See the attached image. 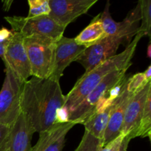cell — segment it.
<instances>
[{"label":"cell","instance_id":"30bf717a","mask_svg":"<svg viewBox=\"0 0 151 151\" xmlns=\"http://www.w3.org/2000/svg\"><path fill=\"white\" fill-rule=\"evenodd\" d=\"M97 0H49V16L66 27L79 16L86 14Z\"/></svg>","mask_w":151,"mask_h":151},{"label":"cell","instance_id":"d4e9b609","mask_svg":"<svg viewBox=\"0 0 151 151\" xmlns=\"http://www.w3.org/2000/svg\"><path fill=\"white\" fill-rule=\"evenodd\" d=\"M131 140V138L128 137V136L124 137L122 142H121L120 145H119V148L117 149V150L116 151H127V150H128V145H129V142Z\"/></svg>","mask_w":151,"mask_h":151},{"label":"cell","instance_id":"4316f807","mask_svg":"<svg viewBox=\"0 0 151 151\" xmlns=\"http://www.w3.org/2000/svg\"><path fill=\"white\" fill-rule=\"evenodd\" d=\"M143 74H144L146 80H147V81H151V66H150L147 67V69H146L145 72H143Z\"/></svg>","mask_w":151,"mask_h":151},{"label":"cell","instance_id":"5bb4252c","mask_svg":"<svg viewBox=\"0 0 151 151\" xmlns=\"http://www.w3.org/2000/svg\"><path fill=\"white\" fill-rule=\"evenodd\" d=\"M134 95V94H131L127 91L125 86L123 91L114 100V107L110 114L107 128L103 139L104 145L121 135V130L123 124L125 111L130 100Z\"/></svg>","mask_w":151,"mask_h":151},{"label":"cell","instance_id":"8fae6325","mask_svg":"<svg viewBox=\"0 0 151 151\" xmlns=\"http://www.w3.org/2000/svg\"><path fill=\"white\" fill-rule=\"evenodd\" d=\"M86 48L77 44L75 38L63 36L55 42L54 66L50 79L59 81L65 69L76 59Z\"/></svg>","mask_w":151,"mask_h":151},{"label":"cell","instance_id":"2e32d148","mask_svg":"<svg viewBox=\"0 0 151 151\" xmlns=\"http://www.w3.org/2000/svg\"><path fill=\"white\" fill-rule=\"evenodd\" d=\"M114 100L101 109L96 110L83 123L85 126V131H88L91 135L102 141L104 137L110 114L114 107Z\"/></svg>","mask_w":151,"mask_h":151},{"label":"cell","instance_id":"9a60e30c","mask_svg":"<svg viewBox=\"0 0 151 151\" xmlns=\"http://www.w3.org/2000/svg\"><path fill=\"white\" fill-rule=\"evenodd\" d=\"M32 134L27 122L21 113L16 122L12 126L5 151H31Z\"/></svg>","mask_w":151,"mask_h":151},{"label":"cell","instance_id":"ac0fdd59","mask_svg":"<svg viewBox=\"0 0 151 151\" xmlns=\"http://www.w3.org/2000/svg\"><path fill=\"white\" fill-rule=\"evenodd\" d=\"M151 131V92L147 96L144 111L138 127L135 137H148L150 139Z\"/></svg>","mask_w":151,"mask_h":151},{"label":"cell","instance_id":"83f0119b","mask_svg":"<svg viewBox=\"0 0 151 151\" xmlns=\"http://www.w3.org/2000/svg\"><path fill=\"white\" fill-rule=\"evenodd\" d=\"M147 55H148L149 58L151 57V47H150V44H149L148 47H147Z\"/></svg>","mask_w":151,"mask_h":151},{"label":"cell","instance_id":"5b68a950","mask_svg":"<svg viewBox=\"0 0 151 151\" xmlns=\"http://www.w3.org/2000/svg\"><path fill=\"white\" fill-rule=\"evenodd\" d=\"M4 19L10 24L13 32H19L24 38L36 35L57 41L63 36L66 29L50 16L36 17L5 16Z\"/></svg>","mask_w":151,"mask_h":151},{"label":"cell","instance_id":"ba28073f","mask_svg":"<svg viewBox=\"0 0 151 151\" xmlns=\"http://www.w3.org/2000/svg\"><path fill=\"white\" fill-rule=\"evenodd\" d=\"M4 62L5 68L10 69L21 80L26 81L31 76V69L24 37L19 32H12L4 48Z\"/></svg>","mask_w":151,"mask_h":151},{"label":"cell","instance_id":"484cf974","mask_svg":"<svg viewBox=\"0 0 151 151\" xmlns=\"http://www.w3.org/2000/svg\"><path fill=\"white\" fill-rule=\"evenodd\" d=\"M7 41L4 42H0V58L2 60H4V48L7 44Z\"/></svg>","mask_w":151,"mask_h":151},{"label":"cell","instance_id":"44dd1931","mask_svg":"<svg viewBox=\"0 0 151 151\" xmlns=\"http://www.w3.org/2000/svg\"><path fill=\"white\" fill-rule=\"evenodd\" d=\"M102 144H103L102 140L85 131L79 145L75 151H97Z\"/></svg>","mask_w":151,"mask_h":151},{"label":"cell","instance_id":"603a6c76","mask_svg":"<svg viewBox=\"0 0 151 151\" xmlns=\"http://www.w3.org/2000/svg\"><path fill=\"white\" fill-rule=\"evenodd\" d=\"M12 127L0 124V151H5L10 138Z\"/></svg>","mask_w":151,"mask_h":151},{"label":"cell","instance_id":"6da1fadb","mask_svg":"<svg viewBox=\"0 0 151 151\" xmlns=\"http://www.w3.org/2000/svg\"><path fill=\"white\" fill-rule=\"evenodd\" d=\"M64 103L59 81L32 77L24 83L21 111L32 134L51 128L56 122L58 111Z\"/></svg>","mask_w":151,"mask_h":151},{"label":"cell","instance_id":"52a82bcc","mask_svg":"<svg viewBox=\"0 0 151 151\" xmlns=\"http://www.w3.org/2000/svg\"><path fill=\"white\" fill-rule=\"evenodd\" d=\"M131 40L121 35H107L96 44L85 49L75 61L85 69V73L91 72L103 62L116 55L121 44H130Z\"/></svg>","mask_w":151,"mask_h":151},{"label":"cell","instance_id":"4fadbf2b","mask_svg":"<svg viewBox=\"0 0 151 151\" xmlns=\"http://www.w3.org/2000/svg\"><path fill=\"white\" fill-rule=\"evenodd\" d=\"M75 125L69 121L55 123L48 130L39 133V139L31 151H62L66 135Z\"/></svg>","mask_w":151,"mask_h":151},{"label":"cell","instance_id":"d6986e66","mask_svg":"<svg viewBox=\"0 0 151 151\" xmlns=\"http://www.w3.org/2000/svg\"><path fill=\"white\" fill-rule=\"evenodd\" d=\"M141 12L142 24L139 28V32L143 36L150 37L151 27V1L150 0H141L139 1Z\"/></svg>","mask_w":151,"mask_h":151},{"label":"cell","instance_id":"7402d4cb","mask_svg":"<svg viewBox=\"0 0 151 151\" xmlns=\"http://www.w3.org/2000/svg\"><path fill=\"white\" fill-rule=\"evenodd\" d=\"M148 82L150 81H147L146 80L144 74L137 73L131 78H128V81H127L126 89L131 94H135Z\"/></svg>","mask_w":151,"mask_h":151},{"label":"cell","instance_id":"e0dca14e","mask_svg":"<svg viewBox=\"0 0 151 151\" xmlns=\"http://www.w3.org/2000/svg\"><path fill=\"white\" fill-rule=\"evenodd\" d=\"M107 35L103 30L100 15L96 16L91 23L75 38L77 44L87 47L96 44Z\"/></svg>","mask_w":151,"mask_h":151},{"label":"cell","instance_id":"cb8c5ba5","mask_svg":"<svg viewBox=\"0 0 151 151\" xmlns=\"http://www.w3.org/2000/svg\"><path fill=\"white\" fill-rule=\"evenodd\" d=\"M124 137H125L124 136L120 135L114 140L108 143L107 145H104L103 144H102L97 151H116L119 148Z\"/></svg>","mask_w":151,"mask_h":151},{"label":"cell","instance_id":"9c48e42d","mask_svg":"<svg viewBox=\"0 0 151 151\" xmlns=\"http://www.w3.org/2000/svg\"><path fill=\"white\" fill-rule=\"evenodd\" d=\"M110 4L107 1L103 13L100 14L103 30L106 35H121L129 40H132L134 36L138 33L139 28V21H141L140 5L138 2L134 10H131L122 22H115L111 17L109 10Z\"/></svg>","mask_w":151,"mask_h":151},{"label":"cell","instance_id":"7c38bea8","mask_svg":"<svg viewBox=\"0 0 151 151\" xmlns=\"http://www.w3.org/2000/svg\"><path fill=\"white\" fill-rule=\"evenodd\" d=\"M151 92V81L136 93L130 100L124 116L121 135L135 138V134L139 125L147 96Z\"/></svg>","mask_w":151,"mask_h":151},{"label":"cell","instance_id":"277c9868","mask_svg":"<svg viewBox=\"0 0 151 151\" xmlns=\"http://www.w3.org/2000/svg\"><path fill=\"white\" fill-rule=\"evenodd\" d=\"M55 42L50 38L36 35L24 38L31 76L42 79L50 78L54 66Z\"/></svg>","mask_w":151,"mask_h":151},{"label":"cell","instance_id":"7a4b0ae2","mask_svg":"<svg viewBox=\"0 0 151 151\" xmlns=\"http://www.w3.org/2000/svg\"><path fill=\"white\" fill-rule=\"evenodd\" d=\"M142 37V34L138 32L122 52L116 54L91 72L83 75L72 89L65 96L63 108L67 111L68 115L109 73L117 69L130 67L137 44Z\"/></svg>","mask_w":151,"mask_h":151},{"label":"cell","instance_id":"ffe728a7","mask_svg":"<svg viewBox=\"0 0 151 151\" xmlns=\"http://www.w3.org/2000/svg\"><path fill=\"white\" fill-rule=\"evenodd\" d=\"M27 2L29 6L27 17L49 16L50 14L49 0H28Z\"/></svg>","mask_w":151,"mask_h":151},{"label":"cell","instance_id":"8992f818","mask_svg":"<svg viewBox=\"0 0 151 151\" xmlns=\"http://www.w3.org/2000/svg\"><path fill=\"white\" fill-rule=\"evenodd\" d=\"M24 81L5 68V78L0 91V124L12 127L21 114V97Z\"/></svg>","mask_w":151,"mask_h":151},{"label":"cell","instance_id":"3957f363","mask_svg":"<svg viewBox=\"0 0 151 151\" xmlns=\"http://www.w3.org/2000/svg\"><path fill=\"white\" fill-rule=\"evenodd\" d=\"M128 68L115 70L109 73L68 115V121L83 124L96 110L103 107L111 100V91L126 75Z\"/></svg>","mask_w":151,"mask_h":151}]
</instances>
